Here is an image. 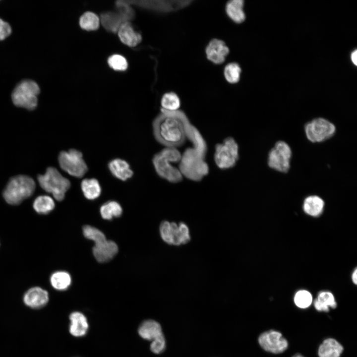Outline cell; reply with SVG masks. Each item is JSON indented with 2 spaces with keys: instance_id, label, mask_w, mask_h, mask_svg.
Segmentation results:
<instances>
[{
  "instance_id": "cell-31",
  "label": "cell",
  "mask_w": 357,
  "mask_h": 357,
  "mask_svg": "<svg viewBox=\"0 0 357 357\" xmlns=\"http://www.w3.org/2000/svg\"><path fill=\"white\" fill-rule=\"evenodd\" d=\"M189 140L192 142L193 148L204 155L207 152V145L205 140L199 131L193 125L192 132Z\"/></svg>"
},
{
  "instance_id": "cell-27",
  "label": "cell",
  "mask_w": 357,
  "mask_h": 357,
  "mask_svg": "<svg viewBox=\"0 0 357 357\" xmlns=\"http://www.w3.org/2000/svg\"><path fill=\"white\" fill-rule=\"evenodd\" d=\"M33 208L35 211L40 214H47L55 208L54 200L48 195H40L37 197L33 202Z\"/></svg>"
},
{
  "instance_id": "cell-20",
  "label": "cell",
  "mask_w": 357,
  "mask_h": 357,
  "mask_svg": "<svg viewBox=\"0 0 357 357\" xmlns=\"http://www.w3.org/2000/svg\"><path fill=\"white\" fill-rule=\"evenodd\" d=\"M343 351L340 343L333 338H328L320 345L318 354L319 357H340Z\"/></svg>"
},
{
  "instance_id": "cell-32",
  "label": "cell",
  "mask_w": 357,
  "mask_h": 357,
  "mask_svg": "<svg viewBox=\"0 0 357 357\" xmlns=\"http://www.w3.org/2000/svg\"><path fill=\"white\" fill-rule=\"evenodd\" d=\"M83 234L86 238L93 241L95 243L106 239L104 234L102 231L89 225H85L83 227Z\"/></svg>"
},
{
  "instance_id": "cell-21",
  "label": "cell",
  "mask_w": 357,
  "mask_h": 357,
  "mask_svg": "<svg viewBox=\"0 0 357 357\" xmlns=\"http://www.w3.org/2000/svg\"><path fill=\"white\" fill-rule=\"evenodd\" d=\"M243 4L242 0H232L226 4V11L228 16L236 23H241L245 19L243 10Z\"/></svg>"
},
{
  "instance_id": "cell-2",
  "label": "cell",
  "mask_w": 357,
  "mask_h": 357,
  "mask_svg": "<svg viewBox=\"0 0 357 357\" xmlns=\"http://www.w3.org/2000/svg\"><path fill=\"white\" fill-rule=\"evenodd\" d=\"M181 154L178 149L165 147L154 155L152 163L158 175L171 183H178L182 179V175L178 168L171 165L179 162Z\"/></svg>"
},
{
  "instance_id": "cell-19",
  "label": "cell",
  "mask_w": 357,
  "mask_h": 357,
  "mask_svg": "<svg viewBox=\"0 0 357 357\" xmlns=\"http://www.w3.org/2000/svg\"><path fill=\"white\" fill-rule=\"evenodd\" d=\"M138 333L143 339L151 341L163 335L160 324L151 319L143 321L138 328Z\"/></svg>"
},
{
  "instance_id": "cell-39",
  "label": "cell",
  "mask_w": 357,
  "mask_h": 357,
  "mask_svg": "<svg viewBox=\"0 0 357 357\" xmlns=\"http://www.w3.org/2000/svg\"><path fill=\"white\" fill-rule=\"evenodd\" d=\"M293 357H304L299 354H297L295 355H294Z\"/></svg>"
},
{
  "instance_id": "cell-22",
  "label": "cell",
  "mask_w": 357,
  "mask_h": 357,
  "mask_svg": "<svg viewBox=\"0 0 357 357\" xmlns=\"http://www.w3.org/2000/svg\"><path fill=\"white\" fill-rule=\"evenodd\" d=\"M325 203L319 196L316 195L306 197L303 203V209L309 215L317 216L322 212Z\"/></svg>"
},
{
  "instance_id": "cell-13",
  "label": "cell",
  "mask_w": 357,
  "mask_h": 357,
  "mask_svg": "<svg viewBox=\"0 0 357 357\" xmlns=\"http://www.w3.org/2000/svg\"><path fill=\"white\" fill-rule=\"evenodd\" d=\"M229 52L230 50L226 43L218 39L211 40L205 50L207 59L217 64L223 63Z\"/></svg>"
},
{
  "instance_id": "cell-11",
  "label": "cell",
  "mask_w": 357,
  "mask_h": 357,
  "mask_svg": "<svg viewBox=\"0 0 357 357\" xmlns=\"http://www.w3.org/2000/svg\"><path fill=\"white\" fill-rule=\"evenodd\" d=\"M292 155V150L289 144L284 141H278L268 153V165L275 171L286 173L290 168Z\"/></svg>"
},
{
  "instance_id": "cell-24",
  "label": "cell",
  "mask_w": 357,
  "mask_h": 357,
  "mask_svg": "<svg viewBox=\"0 0 357 357\" xmlns=\"http://www.w3.org/2000/svg\"><path fill=\"white\" fill-rule=\"evenodd\" d=\"M315 309L319 311L328 312L329 308H335L337 303L333 295L327 291L320 292L314 301Z\"/></svg>"
},
{
  "instance_id": "cell-38",
  "label": "cell",
  "mask_w": 357,
  "mask_h": 357,
  "mask_svg": "<svg viewBox=\"0 0 357 357\" xmlns=\"http://www.w3.org/2000/svg\"><path fill=\"white\" fill-rule=\"evenodd\" d=\"M352 280L353 283L357 285V268L355 269V271H354L353 274H352Z\"/></svg>"
},
{
  "instance_id": "cell-35",
  "label": "cell",
  "mask_w": 357,
  "mask_h": 357,
  "mask_svg": "<svg viewBox=\"0 0 357 357\" xmlns=\"http://www.w3.org/2000/svg\"><path fill=\"white\" fill-rule=\"evenodd\" d=\"M166 348V341L164 335H162L152 341L150 350L155 354L161 353Z\"/></svg>"
},
{
  "instance_id": "cell-8",
  "label": "cell",
  "mask_w": 357,
  "mask_h": 357,
  "mask_svg": "<svg viewBox=\"0 0 357 357\" xmlns=\"http://www.w3.org/2000/svg\"><path fill=\"white\" fill-rule=\"evenodd\" d=\"M160 234L164 241L170 245L178 246L190 240L188 226L183 222L163 221L160 225Z\"/></svg>"
},
{
  "instance_id": "cell-14",
  "label": "cell",
  "mask_w": 357,
  "mask_h": 357,
  "mask_svg": "<svg viewBox=\"0 0 357 357\" xmlns=\"http://www.w3.org/2000/svg\"><path fill=\"white\" fill-rule=\"evenodd\" d=\"M48 292L39 287L29 289L23 296V301L27 306L38 309L47 304L49 301Z\"/></svg>"
},
{
  "instance_id": "cell-3",
  "label": "cell",
  "mask_w": 357,
  "mask_h": 357,
  "mask_svg": "<svg viewBox=\"0 0 357 357\" xmlns=\"http://www.w3.org/2000/svg\"><path fill=\"white\" fill-rule=\"evenodd\" d=\"M205 156L193 147L187 148L181 155L178 169L187 178L200 181L209 173V167L204 161Z\"/></svg>"
},
{
  "instance_id": "cell-10",
  "label": "cell",
  "mask_w": 357,
  "mask_h": 357,
  "mask_svg": "<svg viewBox=\"0 0 357 357\" xmlns=\"http://www.w3.org/2000/svg\"><path fill=\"white\" fill-rule=\"evenodd\" d=\"M304 128L307 139L312 143H321L329 139L336 130L332 122L322 118L308 121L305 123Z\"/></svg>"
},
{
  "instance_id": "cell-5",
  "label": "cell",
  "mask_w": 357,
  "mask_h": 357,
  "mask_svg": "<svg viewBox=\"0 0 357 357\" xmlns=\"http://www.w3.org/2000/svg\"><path fill=\"white\" fill-rule=\"evenodd\" d=\"M38 180L44 190L52 193L59 201L64 199L66 192L71 185L70 181L54 167H49L45 174L39 175Z\"/></svg>"
},
{
  "instance_id": "cell-25",
  "label": "cell",
  "mask_w": 357,
  "mask_h": 357,
  "mask_svg": "<svg viewBox=\"0 0 357 357\" xmlns=\"http://www.w3.org/2000/svg\"><path fill=\"white\" fill-rule=\"evenodd\" d=\"M52 287L59 291L67 290L71 284V277L65 271H59L53 273L50 277Z\"/></svg>"
},
{
  "instance_id": "cell-28",
  "label": "cell",
  "mask_w": 357,
  "mask_h": 357,
  "mask_svg": "<svg viewBox=\"0 0 357 357\" xmlns=\"http://www.w3.org/2000/svg\"><path fill=\"white\" fill-rule=\"evenodd\" d=\"M100 20L94 13L87 11L84 13L80 17L79 25L86 30H95L99 28Z\"/></svg>"
},
{
  "instance_id": "cell-9",
  "label": "cell",
  "mask_w": 357,
  "mask_h": 357,
  "mask_svg": "<svg viewBox=\"0 0 357 357\" xmlns=\"http://www.w3.org/2000/svg\"><path fill=\"white\" fill-rule=\"evenodd\" d=\"M58 160L61 169L74 177L82 178L88 171L82 153L75 149L61 151Z\"/></svg>"
},
{
  "instance_id": "cell-36",
  "label": "cell",
  "mask_w": 357,
  "mask_h": 357,
  "mask_svg": "<svg viewBox=\"0 0 357 357\" xmlns=\"http://www.w3.org/2000/svg\"><path fill=\"white\" fill-rule=\"evenodd\" d=\"M11 28L9 23L0 18V40H3L10 35Z\"/></svg>"
},
{
  "instance_id": "cell-18",
  "label": "cell",
  "mask_w": 357,
  "mask_h": 357,
  "mask_svg": "<svg viewBox=\"0 0 357 357\" xmlns=\"http://www.w3.org/2000/svg\"><path fill=\"white\" fill-rule=\"evenodd\" d=\"M118 36L122 43L131 47L136 46L142 40L141 35L134 30L128 22H125L120 25Z\"/></svg>"
},
{
  "instance_id": "cell-30",
  "label": "cell",
  "mask_w": 357,
  "mask_h": 357,
  "mask_svg": "<svg viewBox=\"0 0 357 357\" xmlns=\"http://www.w3.org/2000/svg\"><path fill=\"white\" fill-rule=\"evenodd\" d=\"M241 72V68L238 63L231 62L225 66L224 75L226 80L229 83L235 84L239 81Z\"/></svg>"
},
{
  "instance_id": "cell-16",
  "label": "cell",
  "mask_w": 357,
  "mask_h": 357,
  "mask_svg": "<svg viewBox=\"0 0 357 357\" xmlns=\"http://www.w3.org/2000/svg\"><path fill=\"white\" fill-rule=\"evenodd\" d=\"M70 325L69 331L74 337L84 336L87 332L89 325L86 317L81 312L74 311L69 316Z\"/></svg>"
},
{
  "instance_id": "cell-12",
  "label": "cell",
  "mask_w": 357,
  "mask_h": 357,
  "mask_svg": "<svg viewBox=\"0 0 357 357\" xmlns=\"http://www.w3.org/2000/svg\"><path fill=\"white\" fill-rule=\"evenodd\" d=\"M258 343L265 351L273 354L281 353L288 346V341L282 334L275 330L262 333L259 337Z\"/></svg>"
},
{
  "instance_id": "cell-1",
  "label": "cell",
  "mask_w": 357,
  "mask_h": 357,
  "mask_svg": "<svg viewBox=\"0 0 357 357\" xmlns=\"http://www.w3.org/2000/svg\"><path fill=\"white\" fill-rule=\"evenodd\" d=\"M192 127L186 114L179 110L169 111L161 109L152 122L156 140L166 147L177 148L186 139L189 140Z\"/></svg>"
},
{
  "instance_id": "cell-33",
  "label": "cell",
  "mask_w": 357,
  "mask_h": 357,
  "mask_svg": "<svg viewBox=\"0 0 357 357\" xmlns=\"http://www.w3.org/2000/svg\"><path fill=\"white\" fill-rule=\"evenodd\" d=\"M294 302L298 307L306 308L311 305L312 302V297L308 291L299 290L295 294Z\"/></svg>"
},
{
  "instance_id": "cell-37",
  "label": "cell",
  "mask_w": 357,
  "mask_h": 357,
  "mask_svg": "<svg viewBox=\"0 0 357 357\" xmlns=\"http://www.w3.org/2000/svg\"><path fill=\"white\" fill-rule=\"evenodd\" d=\"M351 58L353 63L356 65L357 63V51L356 50L352 52Z\"/></svg>"
},
{
  "instance_id": "cell-34",
  "label": "cell",
  "mask_w": 357,
  "mask_h": 357,
  "mask_svg": "<svg viewBox=\"0 0 357 357\" xmlns=\"http://www.w3.org/2000/svg\"><path fill=\"white\" fill-rule=\"evenodd\" d=\"M108 63L110 67L115 70L123 71L127 67L126 59L120 55H113L108 60Z\"/></svg>"
},
{
  "instance_id": "cell-26",
  "label": "cell",
  "mask_w": 357,
  "mask_h": 357,
  "mask_svg": "<svg viewBox=\"0 0 357 357\" xmlns=\"http://www.w3.org/2000/svg\"><path fill=\"white\" fill-rule=\"evenodd\" d=\"M100 212L104 219L110 220L114 217H120L122 213V208L118 202L109 201L101 206Z\"/></svg>"
},
{
  "instance_id": "cell-23",
  "label": "cell",
  "mask_w": 357,
  "mask_h": 357,
  "mask_svg": "<svg viewBox=\"0 0 357 357\" xmlns=\"http://www.w3.org/2000/svg\"><path fill=\"white\" fill-rule=\"evenodd\" d=\"M81 189L85 197L89 200H94L99 197L101 187L96 178H85L81 182Z\"/></svg>"
},
{
  "instance_id": "cell-17",
  "label": "cell",
  "mask_w": 357,
  "mask_h": 357,
  "mask_svg": "<svg viewBox=\"0 0 357 357\" xmlns=\"http://www.w3.org/2000/svg\"><path fill=\"white\" fill-rule=\"evenodd\" d=\"M108 168L115 178L122 181L129 179L133 175L129 164L126 161L119 158L111 160L108 164Z\"/></svg>"
},
{
  "instance_id": "cell-4",
  "label": "cell",
  "mask_w": 357,
  "mask_h": 357,
  "mask_svg": "<svg viewBox=\"0 0 357 357\" xmlns=\"http://www.w3.org/2000/svg\"><path fill=\"white\" fill-rule=\"evenodd\" d=\"M35 189V183L32 178L25 175L12 178L3 192L5 201L11 205H17L31 196Z\"/></svg>"
},
{
  "instance_id": "cell-6",
  "label": "cell",
  "mask_w": 357,
  "mask_h": 357,
  "mask_svg": "<svg viewBox=\"0 0 357 357\" xmlns=\"http://www.w3.org/2000/svg\"><path fill=\"white\" fill-rule=\"evenodd\" d=\"M40 91L39 86L34 81L22 80L12 92V102L17 107L32 110L37 107Z\"/></svg>"
},
{
  "instance_id": "cell-7",
  "label": "cell",
  "mask_w": 357,
  "mask_h": 357,
  "mask_svg": "<svg viewBox=\"0 0 357 357\" xmlns=\"http://www.w3.org/2000/svg\"><path fill=\"white\" fill-rule=\"evenodd\" d=\"M238 158V146L233 137H228L223 143L216 145L214 160L219 168L224 170L232 168Z\"/></svg>"
},
{
  "instance_id": "cell-29",
  "label": "cell",
  "mask_w": 357,
  "mask_h": 357,
  "mask_svg": "<svg viewBox=\"0 0 357 357\" xmlns=\"http://www.w3.org/2000/svg\"><path fill=\"white\" fill-rule=\"evenodd\" d=\"M161 109L169 111H174L178 110L180 106V101L177 94L170 92L163 95L161 100Z\"/></svg>"
},
{
  "instance_id": "cell-15",
  "label": "cell",
  "mask_w": 357,
  "mask_h": 357,
  "mask_svg": "<svg viewBox=\"0 0 357 357\" xmlns=\"http://www.w3.org/2000/svg\"><path fill=\"white\" fill-rule=\"evenodd\" d=\"M92 251L95 259L99 262L104 263L111 260L117 254L118 246L114 241L106 239L95 243Z\"/></svg>"
}]
</instances>
